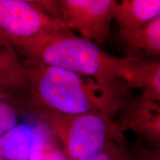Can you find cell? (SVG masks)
<instances>
[{"label": "cell", "instance_id": "8", "mask_svg": "<svg viewBox=\"0 0 160 160\" xmlns=\"http://www.w3.org/2000/svg\"><path fill=\"white\" fill-rule=\"evenodd\" d=\"M119 40L126 57L159 58L160 16L137 28L119 29Z\"/></svg>", "mask_w": 160, "mask_h": 160}, {"label": "cell", "instance_id": "12", "mask_svg": "<svg viewBox=\"0 0 160 160\" xmlns=\"http://www.w3.org/2000/svg\"><path fill=\"white\" fill-rule=\"evenodd\" d=\"M19 125L14 108L0 95V137Z\"/></svg>", "mask_w": 160, "mask_h": 160}, {"label": "cell", "instance_id": "7", "mask_svg": "<svg viewBox=\"0 0 160 160\" xmlns=\"http://www.w3.org/2000/svg\"><path fill=\"white\" fill-rule=\"evenodd\" d=\"M26 89L27 79L21 58L0 35V95L14 107Z\"/></svg>", "mask_w": 160, "mask_h": 160}, {"label": "cell", "instance_id": "1", "mask_svg": "<svg viewBox=\"0 0 160 160\" xmlns=\"http://www.w3.org/2000/svg\"><path fill=\"white\" fill-rule=\"evenodd\" d=\"M21 61L27 89L14 106L18 117L45 109L69 115L100 112L112 118L125 99L123 91H109L69 70L34 59Z\"/></svg>", "mask_w": 160, "mask_h": 160}, {"label": "cell", "instance_id": "9", "mask_svg": "<svg viewBox=\"0 0 160 160\" xmlns=\"http://www.w3.org/2000/svg\"><path fill=\"white\" fill-rule=\"evenodd\" d=\"M124 82L160 102L159 58L132 57Z\"/></svg>", "mask_w": 160, "mask_h": 160}, {"label": "cell", "instance_id": "3", "mask_svg": "<svg viewBox=\"0 0 160 160\" xmlns=\"http://www.w3.org/2000/svg\"><path fill=\"white\" fill-rule=\"evenodd\" d=\"M26 117L37 119L61 138L71 160H91L107 145V139L119 131L115 122L100 112L69 115L45 109H34Z\"/></svg>", "mask_w": 160, "mask_h": 160}, {"label": "cell", "instance_id": "2", "mask_svg": "<svg viewBox=\"0 0 160 160\" xmlns=\"http://www.w3.org/2000/svg\"><path fill=\"white\" fill-rule=\"evenodd\" d=\"M17 53L22 59L37 60L91 77L104 88L114 91L122 90L119 81H125L132 58L112 55L68 30L37 38Z\"/></svg>", "mask_w": 160, "mask_h": 160}, {"label": "cell", "instance_id": "11", "mask_svg": "<svg viewBox=\"0 0 160 160\" xmlns=\"http://www.w3.org/2000/svg\"><path fill=\"white\" fill-rule=\"evenodd\" d=\"M34 126L19 124L0 137V160H30Z\"/></svg>", "mask_w": 160, "mask_h": 160}, {"label": "cell", "instance_id": "4", "mask_svg": "<svg viewBox=\"0 0 160 160\" xmlns=\"http://www.w3.org/2000/svg\"><path fill=\"white\" fill-rule=\"evenodd\" d=\"M44 11L68 31L99 45L111 38V25L115 0H48L37 1Z\"/></svg>", "mask_w": 160, "mask_h": 160}, {"label": "cell", "instance_id": "13", "mask_svg": "<svg viewBox=\"0 0 160 160\" xmlns=\"http://www.w3.org/2000/svg\"><path fill=\"white\" fill-rule=\"evenodd\" d=\"M42 160H67V158L62 152L51 148L44 155Z\"/></svg>", "mask_w": 160, "mask_h": 160}, {"label": "cell", "instance_id": "6", "mask_svg": "<svg viewBox=\"0 0 160 160\" xmlns=\"http://www.w3.org/2000/svg\"><path fill=\"white\" fill-rule=\"evenodd\" d=\"M118 129H131L151 138H159L160 102L144 93L125 99L117 111Z\"/></svg>", "mask_w": 160, "mask_h": 160}, {"label": "cell", "instance_id": "10", "mask_svg": "<svg viewBox=\"0 0 160 160\" xmlns=\"http://www.w3.org/2000/svg\"><path fill=\"white\" fill-rule=\"evenodd\" d=\"M159 16V0H123L113 12V19L122 30L137 28Z\"/></svg>", "mask_w": 160, "mask_h": 160}, {"label": "cell", "instance_id": "5", "mask_svg": "<svg viewBox=\"0 0 160 160\" xmlns=\"http://www.w3.org/2000/svg\"><path fill=\"white\" fill-rule=\"evenodd\" d=\"M66 30L37 1L0 0V35L16 52L37 38Z\"/></svg>", "mask_w": 160, "mask_h": 160}, {"label": "cell", "instance_id": "14", "mask_svg": "<svg viewBox=\"0 0 160 160\" xmlns=\"http://www.w3.org/2000/svg\"><path fill=\"white\" fill-rule=\"evenodd\" d=\"M91 160H113V155L109 151H106V147L104 151Z\"/></svg>", "mask_w": 160, "mask_h": 160}]
</instances>
